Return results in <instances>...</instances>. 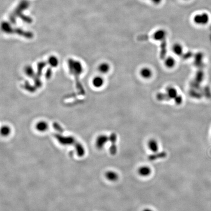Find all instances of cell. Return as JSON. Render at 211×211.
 <instances>
[{
  "label": "cell",
  "instance_id": "8992f818",
  "mask_svg": "<svg viewBox=\"0 0 211 211\" xmlns=\"http://www.w3.org/2000/svg\"><path fill=\"white\" fill-rule=\"evenodd\" d=\"M167 36V33L166 30L163 29H159L156 30L153 34L154 40L158 41H163L166 40Z\"/></svg>",
  "mask_w": 211,
  "mask_h": 211
},
{
  "label": "cell",
  "instance_id": "cb8c5ba5",
  "mask_svg": "<svg viewBox=\"0 0 211 211\" xmlns=\"http://www.w3.org/2000/svg\"><path fill=\"white\" fill-rule=\"evenodd\" d=\"M142 211H154L153 210H152L150 208H145V209H144Z\"/></svg>",
  "mask_w": 211,
  "mask_h": 211
},
{
  "label": "cell",
  "instance_id": "d4e9b609",
  "mask_svg": "<svg viewBox=\"0 0 211 211\" xmlns=\"http://www.w3.org/2000/svg\"><path fill=\"white\" fill-rule=\"evenodd\" d=\"M185 1H188V0H185Z\"/></svg>",
  "mask_w": 211,
  "mask_h": 211
},
{
  "label": "cell",
  "instance_id": "30bf717a",
  "mask_svg": "<svg viewBox=\"0 0 211 211\" xmlns=\"http://www.w3.org/2000/svg\"><path fill=\"white\" fill-rule=\"evenodd\" d=\"M171 51L176 56H180L183 53V46L179 42H176L171 47Z\"/></svg>",
  "mask_w": 211,
  "mask_h": 211
},
{
  "label": "cell",
  "instance_id": "9c48e42d",
  "mask_svg": "<svg viewBox=\"0 0 211 211\" xmlns=\"http://www.w3.org/2000/svg\"><path fill=\"white\" fill-rule=\"evenodd\" d=\"M92 83L93 87L96 89H100L104 85L105 80L101 76H96L92 79Z\"/></svg>",
  "mask_w": 211,
  "mask_h": 211
},
{
  "label": "cell",
  "instance_id": "5b68a950",
  "mask_svg": "<svg viewBox=\"0 0 211 211\" xmlns=\"http://www.w3.org/2000/svg\"><path fill=\"white\" fill-rule=\"evenodd\" d=\"M108 141H109V136L104 134L100 135L96 138L95 143L96 147L98 149H102Z\"/></svg>",
  "mask_w": 211,
  "mask_h": 211
},
{
  "label": "cell",
  "instance_id": "52a82bcc",
  "mask_svg": "<svg viewBox=\"0 0 211 211\" xmlns=\"http://www.w3.org/2000/svg\"><path fill=\"white\" fill-rule=\"evenodd\" d=\"M167 154L166 152L162 151L160 152H152V154L148 156V159L150 161H154L158 159H163L166 158Z\"/></svg>",
  "mask_w": 211,
  "mask_h": 211
},
{
  "label": "cell",
  "instance_id": "44dd1931",
  "mask_svg": "<svg viewBox=\"0 0 211 211\" xmlns=\"http://www.w3.org/2000/svg\"><path fill=\"white\" fill-rule=\"evenodd\" d=\"M54 128L55 129V130H56L57 132H59V133H63V129H62V127L60 126V125H59L57 123H54L53 125Z\"/></svg>",
  "mask_w": 211,
  "mask_h": 211
},
{
  "label": "cell",
  "instance_id": "ffe728a7",
  "mask_svg": "<svg viewBox=\"0 0 211 211\" xmlns=\"http://www.w3.org/2000/svg\"><path fill=\"white\" fill-rule=\"evenodd\" d=\"M11 132V129L8 126H4L1 127V134L4 136H7L10 135Z\"/></svg>",
  "mask_w": 211,
  "mask_h": 211
},
{
  "label": "cell",
  "instance_id": "2e32d148",
  "mask_svg": "<svg viewBox=\"0 0 211 211\" xmlns=\"http://www.w3.org/2000/svg\"><path fill=\"white\" fill-rule=\"evenodd\" d=\"M48 64L51 67H56L59 64V60L55 56H51L49 57L48 61Z\"/></svg>",
  "mask_w": 211,
  "mask_h": 211
},
{
  "label": "cell",
  "instance_id": "ba28073f",
  "mask_svg": "<svg viewBox=\"0 0 211 211\" xmlns=\"http://www.w3.org/2000/svg\"><path fill=\"white\" fill-rule=\"evenodd\" d=\"M137 172L139 175L141 177H149L152 174V171L151 168L148 166H140L137 170Z\"/></svg>",
  "mask_w": 211,
  "mask_h": 211
},
{
  "label": "cell",
  "instance_id": "277c9868",
  "mask_svg": "<svg viewBox=\"0 0 211 211\" xmlns=\"http://www.w3.org/2000/svg\"><path fill=\"white\" fill-rule=\"evenodd\" d=\"M117 138V135L115 133H112L109 136V141L111 143L109 151L110 154L113 155H116L117 152V147L116 145Z\"/></svg>",
  "mask_w": 211,
  "mask_h": 211
},
{
  "label": "cell",
  "instance_id": "7c38bea8",
  "mask_svg": "<svg viewBox=\"0 0 211 211\" xmlns=\"http://www.w3.org/2000/svg\"><path fill=\"white\" fill-rule=\"evenodd\" d=\"M177 64L176 59L173 56H168L164 59V64L166 68L173 69L176 67Z\"/></svg>",
  "mask_w": 211,
  "mask_h": 211
},
{
  "label": "cell",
  "instance_id": "e0dca14e",
  "mask_svg": "<svg viewBox=\"0 0 211 211\" xmlns=\"http://www.w3.org/2000/svg\"><path fill=\"white\" fill-rule=\"evenodd\" d=\"M74 147L75 148L76 151L77 152L78 156L79 157H82L85 155V149H84V147L80 143L78 142L77 144L74 146Z\"/></svg>",
  "mask_w": 211,
  "mask_h": 211
},
{
  "label": "cell",
  "instance_id": "3957f363",
  "mask_svg": "<svg viewBox=\"0 0 211 211\" xmlns=\"http://www.w3.org/2000/svg\"><path fill=\"white\" fill-rule=\"evenodd\" d=\"M139 75L143 79L149 80L153 76L154 71L151 67L145 66L140 69L139 71Z\"/></svg>",
  "mask_w": 211,
  "mask_h": 211
},
{
  "label": "cell",
  "instance_id": "7402d4cb",
  "mask_svg": "<svg viewBox=\"0 0 211 211\" xmlns=\"http://www.w3.org/2000/svg\"><path fill=\"white\" fill-rule=\"evenodd\" d=\"M149 1H151L154 4H157V5L160 4L161 3H162V1H163V0H149Z\"/></svg>",
  "mask_w": 211,
  "mask_h": 211
},
{
  "label": "cell",
  "instance_id": "d6986e66",
  "mask_svg": "<svg viewBox=\"0 0 211 211\" xmlns=\"http://www.w3.org/2000/svg\"><path fill=\"white\" fill-rule=\"evenodd\" d=\"M167 92L168 96L171 98H176L177 96V91L174 88L170 87L168 89Z\"/></svg>",
  "mask_w": 211,
  "mask_h": 211
},
{
  "label": "cell",
  "instance_id": "9a60e30c",
  "mask_svg": "<svg viewBox=\"0 0 211 211\" xmlns=\"http://www.w3.org/2000/svg\"><path fill=\"white\" fill-rule=\"evenodd\" d=\"M36 129L40 132H45L48 130V124L45 121H40L35 126Z\"/></svg>",
  "mask_w": 211,
  "mask_h": 211
},
{
  "label": "cell",
  "instance_id": "8fae6325",
  "mask_svg": "<svg viewBox=\"0 0 211 211\" xmlns=\"http://www.w3.org/2000/svg\"><path fill=\"white\" fill-rule=\"evenodd\" d=\"M147 146L148 149L152 152H158L159 145L157 140L155 139H150L147 142Z\"/></svg>",
  "mask_w": 211,
  "mask_h": 211
},
{
  "label": "cell",
  "instance_id": "603a6c76",
  "mask_svg": "<svg viewBox=\"0 0 211 211\" xmlns=\"http://www.w3.org/2000/svg\"><path fill=\"white\" fill-rule=\"evenodd\" d=\"M51 74H52V73H51V70H48L47 73H46V74H45V77H46V78H47V79H49V78H51Z\"/></svg>",
  "mask_w": 211,
  "mask_h": 211
},
{
  "label": "cell",
  "instance_id": "6da1fadb",
  "mask_svg": "<svg viewBox=\"0 0 211 211\" xmlns=\"http://www.w3.org/2000/svg\"><path fill=\"white\" fill-rule=\"evenodd\" d=\"M54 137L56 139L58 142L62 145H75L78 141L71 136H64L60 133H55L53 134Z\"/></svg>",
  "mask_w": 211,
  "mask_h": 211
},
{
  "label": "cell",
  "instance_id": "4fadbf2b",
  "mask_svg": "<svg viewBox=\"0 0 211 211\" xmlns=\"http://www.w3.org/2000/svg\"><path fill=\"white\" fill-rule=\"evenodd\" d=\"M111 70V66L107 62H103L98 67V70L101 74L108 73Z\"/></svg>",
  "mask_w": 211,
  "mask_h": 211
},
{
  "label": "cell",
  "instance_id": "7a4b0ae2",
  "mask_svg": "<svg viewBox=\"0 0 211 211\" xmlns=\"http://www.w3.org/2000/svg\"><path fill=\"white\" fill-rule=\"evenodd\" d=\"M193 22L195 24L200 26L207 25L210 21V16L208 13H200L196 14L193 17Z\"/></svg>",
  "mask_w": 211,
  "mask_h": 211
},
{
  "label": "cell",
  "instance_id": "5bb4252c",
  "mask_svg": "<svg viewBox=\"0 0 211 211\" xmlns=\"http://www.w3.org/2000/svg\"><path fill=\"white\" fill-rule=\"evenodd\" d=\"M106 178L108 180V181L111 182H115L118 180L119 178V175L116 171H108L105 173V174Z\"/></svg>",
  "mask_w": 211,
  "mask_h": 211
},
{
  "label": "cell",
  "instance_id": "ac0fdd59",
  "mask_svg": "<svg viewBox=\"0 0 211 211\" xmlns=\"http://www.w3.org/2000/svg\"><path fill=\"white\" fill-rule=\"evenodd\" d=\"M25 74L29 77H33L34 75L35 72L33 67L30 65L26 66L24 69Z\"/></svg>",
  "mask_w": 211,
  "mask_h": 211
}]
</instances>
